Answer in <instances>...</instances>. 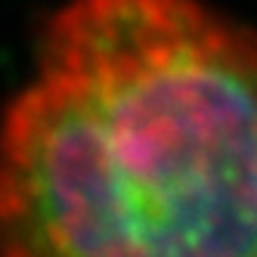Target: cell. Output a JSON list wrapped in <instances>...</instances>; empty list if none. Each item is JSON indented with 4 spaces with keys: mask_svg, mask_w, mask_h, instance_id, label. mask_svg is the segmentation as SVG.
Here are the masks:
<instances>
[{
    "mask_svg": "<svg viewBox=\"0 0 257 257\" xmlns=\"http://www.w3.org/2000/svg\"><path fill=\"white\" fill-rule=\"evenodd\" d=\"M0 257H257V31L205 0H65L0 118Z\"/></svg>",
    "mask_w": 257,
    "mask_h": 257,
    "instance_id": "6da1fadb",
    "label": "cell"
}]
</instances>
